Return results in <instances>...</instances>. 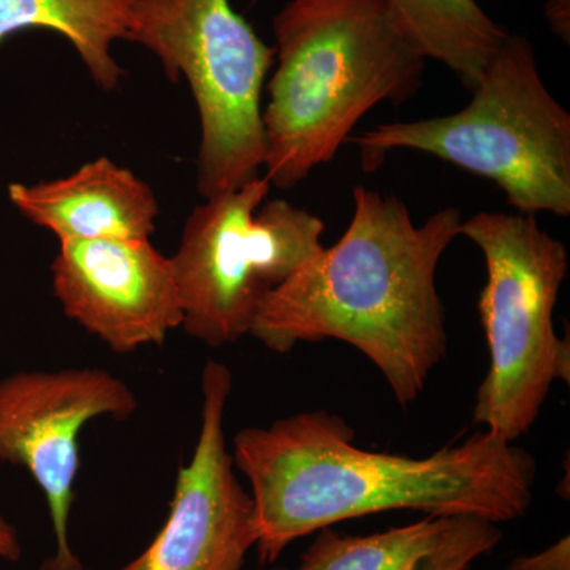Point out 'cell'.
Returning <instances> with one entry per match:
<instances>
[{"label":"cell","instance_id":"6da1fadb","mask_svg":"<svg viewBox=\"0 0 570 570\" xmlns=\"http://www.w3.org/2000/svg\"><path fill=\"white\" fill-rule=\"evenodd\" d=\"M354 439L346 420L326 411L236 434L232 459L249 480L262 564L296 539L373 513L417 510L498 524L530 509L535 460L490 431L425 459L370 452Z\"/></svg>","mask_w":570,"mask_h":570},{"label":"cell","instance_id":"7a4b0ae2","mask_svg":"<svg viewBox=\"0 0 570 570\" xmlns=\"http://www.w3.org/2000/svg\"><path fill=\"white\" fill-rule=\"evenodd\" d=\"M463 220L460 209L445 208L417 225L396 197L355 186L340 242L265 296L249 335L281 355L302 343L351 344L400 406H411L448 352L436 272Z\"/></svg>","mask_w":570,"mask_h":570},{"label":"cell","instance_id":"3957f363","mask_svg":"<svg viewBox=\"0 0 570 570\" xmlns=\"http://www.w3.org/2000/svg\"><path fill=\"white\" fill-rule=\"evenodd\" d=\"M273 29L264 176L288 190L332 163L367 111L411 99L426 59L385 0H291Z\"/></svg>","mask_w":570,"mask_h":570},{"label":"cell","instance_id":"277c9868","mask_svg":"<svg viewBox=\"0 0 570 570\" xmlns=\"http://www.w3.org/2000/svg\"><path fill=\"white\" fill-rule=\"evenodd\" d=\"M463 110L381 124L348 138L365 170L411 149L490 179L517 213L570 216V115L549 91L530 40L508 36Z\"/></svg>","mask_w":570,"mask_h":570},{"label":"cell","instance_id":"5b68a950","mask_svg":"<svg viewBox=\"0 0 570 570\" xmlns=\"http://www.w3.org/2000/svg\"><path fill=\"white\" fill-rule=\"evenodd\" d=\"M460 235L479 246L487 266L479 314L490 365L472 417L513 442L534 425L554 382L570 381L569 340L553 324L568 249L524 213L475 214Z\"/></svg>","mask_w":570,"mask_h":570},{"label":"cell","instance_id":"8992f818","mask_svg":"<svg viewBox=\"0 0 570 570\" xmlns=\"http://www.w3.org/2000/svg\"><path fill=\"white\" fill-rule=\"evenodd\" d=\"M127 41L189 85L202 124L198 193L204 198L261 176L265 164L262 96L275 66L268 47L230 0H132Z\"/></svg>","mask_w":570,"mask_h":570},{"label":"cell","instance_id":"52a82bcc","mask_svg":"<svg viewBox=\"0 0 570 570\" xmlns=\"http://www.w3.org/2000/svg\"><path fill=\"white\" fill-rule=\"evenodd\" d=\"M265 176L227 190L187 217L171 257L183 303V328L209 347L249 335L265 296L324 245L325 224L288 202L269 200Z\"/></svg>","mask_w":570,"mask_h":570},{"label":"cell","instance_id":"ba28073f","mask_svg":"<svg viewBox=\"0 0 570 570\" xmlns=\"http://www.w3.org/2000/svg\"><path fill=\"white\" fill-rule=\"evenodd\" d=\"M134 390L102 367L18 371L0 381V461L24 468L47 498L55 554L43 570L81 564L69 539L80 434L97 419L127 420Z\"/></svg>","mask_w":570,"mask_h":570},{"label":"cell","instance_id":"9c48e42d","mask_svg":"<svg viewBox=\"0 0 570 570\" xmlns=\"http://www.w3.org/2000/svg\"><path fill=\"white\" fill-rule=\"evenodd\" d=\"M234 377L208 360L202 374V423L189 463L176 475L163 530L121 570H243L257 546L254 499L235 474L225 439Z\"/></svg>","mask_w":570,"mask_h":570},{"label":"cell","instance_id":"30bf717a","mask_svg":"<svg viewBox=\"0 0 570 570\" xmlns=\"http://www.w3.org/2000/svg\"><path fill=\"white\" fill-rule=\"evenodd\" d=\"M51 272L63 314L116 354L163 346L183 326L171 257L149 239L61 242Z\"/></svg>","mask_w":570,"mask_h":570},{"label":"cell","instance_id":"8fae6325","mask_svg":"<svg viewBox=\"0 0 570 570\" xmlns=\"http://www.w3.org/2000/svg\"><path fill=\"white\" fill-rule=\"evenodd\" d=\"M11 204L32 224L70 239H149L159 205L151 187L108 157H99L66 178L14 183Z\"/></svg>","mask_w":570,"mask_h":570},{"label":"cell","instance_id":"7c38bea8","mask_svg":"<svg viewBox=\"0 0 570 570\" xmlns=\"http://www.w3.org/2000/svg\"><path fill=\"white\" fill-rule=\"evenodd\" d=\"M132 0H0V43L28 29L59 33L80 56L104 91L118 88L124 71L112 43L126 40Z\"/></svg>","mask_w":570,"mask_h":570},{"label":"cell","instance_id":"4fadbf2b","mask_svg":"<svg viewBox=\"0 0 570 570\" xmlns=\"http://www.w3.org/2000/svg\"><path fill=\"white\" fill-rule=\"evenodd\" d=\"M425 59L444 63L472 91L509 33L475 0H385Z\"/></svg>","mask_w":570,"mask_h":570},{"label":"cell","instance_id":"5bb4252c","mask_svg":"<svg viewBox=\"0 0 570 570\" xmlns=\"http://www.w3.org/2000/svg\"><path fill=\"white\" fill-rule=\"evenodd\" d=\"M459 517H426L370 535L324 528L295 570H428Z\"/></svg>","mask_w":570,"mask_h":570},{"label":"cell","instance_id":"9a60e30c","mask_svg":"<svg viewBox=\"0 0 570 570\" xmlns=\"http://www.w3.org/2000/svg\"><path fill=\"white\" fill-rule=\"evenodd\" d=\"M501 539L497 524L474 517H459L428 570H468Z\"/></svg>","mask_w":570,"mask_h":570},{"label":"cell","instance_id":"2e32d148","mask_svg":"<svg viewBox=\"0 0 570 570\" xmlns=\"http://www.w3.org/2000/svg\"><path fill=\"white\" fill-rule=\"evenodd\" d=\"M508 570H570L569 535L532 557L515 558Z\"/></svg>","mask_w":570,"mask_h":570},{"label":"cell","instance_id":"e0dca14e","mask_svg":"<svg viewBox=\"0 0 570 570\" xmlns=\"http://www.w3.org/2000/svg\"><path fill=\"white\" fill-rule=\"evenodd\" d=\"M550 28L558 37L569 43L570 36V0H549L546 9Z\"/></svg>","mask_w":570,"mask_h":570},{"label":"cell","instance_id":"ac0fdd59","mask_svg":"<svg viewBox=\"0 0 570 570\" xmlns=\"http://www.w3.org/2000/svg\"><path fill=\"white\" fill-rule=\"evenodd\" d=\"M22 546L13 524L0 515V560L18 562L21 560Z\"/></svg>","mask_w":570,"mask_h":570},{"label":"cell","instance_id":"d6986e66","mask_svg":"<svg viewBox=\"0 0 570 570\" xmlns=\"http://www.w3.org/2000/svg\"><path fill=\"white\" fill-rule=\"evenodd\" d=\"M67 570H89V569H86L85 566H82V564H78V566H73V568H70Z\"/></svg>","mask_w":570,"mask_h":570},{"label":"cell","instance_id":"ffe728a7","mask_svg":"<svg viewBox=\"0 0 570 570\" xmlns=\"http://www.w3.org/2000/svg\"><path fill=\"white\" fill-rule=\"evenodd\" d=\"M272 570H288V569H284V568H275V569H272Z\"/></svg>","mask_w":570,"mask_h":570}]
</instances>
